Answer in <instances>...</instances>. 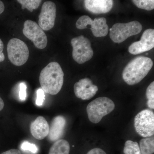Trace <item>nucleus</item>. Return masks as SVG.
Here are the masks:
<instances>
[{"label": "nucleus", "mask_w": 154, "mask_h": 154, "mask_svg": "<svg viewBox=\"0 0 154 154\" xmlns=\"http://www.w3.org/2000/svg\"><path fill=\"white\" fill-rule=\"evenodd\" d=\"M26 85L24 83H21L19 85V96L22 100H25L26 97Z\"/></svg>", "instance_id": "nucleus-24"}, {"label": "nucleus", "mask_w": 154, "mask_h": 154, "mask_svg": "<svg viewBox=\"0 0 154 154\" xmlns=\"http://www.w3.org/2000/svg\"><path fill=\"white\" fill-rule=\"evenodd\" d=\"M56 17V6L52 2L43 3L38 16V25L43 30L48 31L54 26Z\"/></svg>", "instance_id": "nucleus-10"}, {"label": "nucleus", "mask_w": 154, "mask_h": 154, "mask_svg": "<svg viewBox=\"0 0 154 154\" xmlns=\"http://www.w3.org/2000/svg\"><path fill=\"white\" fill-rule=\"evenodd\" d=\"M5 7L4 3L0 1V14H2L3 12H4L5 11Z\"/></svg>", "instance_id": "nucleus-28"}, {"label": "nucleus", "mask_w": 154, "mask_h": 154, "mask_svg": "<svg viewBox=\"0 0 154 154\" xmlns=\"http://www.w3.org/2000/svg\"><path fill=\"white\" fill-rule=\"evenodd\" d=\"M4 106H5V103H4V101L0 97V111H1L4 108Z\"/></svg>", "instance_id": "nucleus-29"}, {"label": "nucleus", "mask_w": 154, "mask_h": 154, "mask_svg": "<svg viewBox=\"0 0 154 154\" xmlns=\"http://www.w3.org/2000/svg\"><path fill=\"white\" fill-rule=\"evenodd\" d=\"M22 32L25 37L33 42L36 48L43 49L47 46V36L36 22L30 20H26L24 22Z\"/></svg>", "instance_id": "nucleus-9"}, {"label": "nucleus", "mask_w": 154, "mask_h": 154, "mask_svg": "<svg viewBox=\"0 0 154 154\" xmlns=\"http://www.w3.org/2000/svg\"><path fill=\"white\" fill-rule=\"evenodd\" d=\"M21 149L25 151H29L33 154H36L38 151V148L34 144L30 143L28 141L24 142L21 144Z\"/></svg>", "instance_id": "nucleus-22"}, {"label": "nucleus", "mask_w": 154, "mask_h": 154, "mask_svg": "<svg viewBox=\"0 0 154 154\" xmlns=\"http://www.w3.org/2000/svg\"><path fill=\"white\" fill-rule=\"evenodd\" d=\"M45 92L41 89H38L36 92L37 97H36V104L37 106H41L43 104L45 99Z\"/></svg>", "instance_id": "nucleus-23"}, {"label": "nucleus", "mask_w": 154, "mask_h": 154, "mask_svg": "<svg viewBox=\"0 0 154 154\" xmlns=\"http://www.w3.org/2000/svg\"><path fill=\"white\" fill-rule=\"evenodd\" d=\"M86 10L94 14H106L111 11L113 2L112 0H85Z\"/></svg>", "instance_id": "nucleus-13"}, {"label": "nucleus", "mask_w": 154, "mask_h": 154, "mask_svg": "<svg viewBox=\"0 0 154 154\" xmlns=\"http://www.w3.org/2000/svg\"><path fill=\"white\" fill-rule=\"evenodd\" d=\"M74 91L77 98L83 100H90L95 96L98 88L88 78L80 80L75 84Z\"/></svg>", "instance_id": "nucleus-12"}, {"label": "nucleus", "mask_w": 154, "mask_h": 154, "mask_svg": "<svg viewBox=\"0 0 154 154\" xmlns=\"http://www.w3.org/2000/svg\"><path fill=\"white\" fill-rule=\"evenodd\" d=\"M114 108L115 104L109 98L106 97L96 98L87 106L88 119L92 123H99L104 116L111 113Z\"/></svg>", "instance_id": "nucleus-3"}, {"label": "nucleus", "mask_w": 154, "mask_h": 154, "mask_svg": "<svg viewBox=\"0 0 154 154\" xmlns=\"http://www.w3.org/2000/svg\"><path fill=\"white\" fill-rule=\"evenodd\" d=\"M49 127L48 122L44 117L38 116L31 123L30 132L36 139L41 140L48 135Z\"/></svg>", "instance_id": "nucleus-14"}, {"label": "nucleus", "mask_w": 154, "mask_h": 154, "mask_svg": "<svg viewBox=\"0 0 154 154\" xmlns=\"http://www.w3.org/2000/svg\"><path fill=\"white\" fill-rule=\"evenodd\" d=\"M66 125V120L62 116H57L53 119L48 134V138L51 141H56L63 136Z\"/></svg>", "instance_id": "nucleus-15"}, {"label": "nucleus", "mask_w": 154, "mask_h": 154, "mask_svg": "<svg viewBox=\"0 0 154 154\" xmlns=\"http://www.w3.org/2000/svg\"><path fill=\"white\" fill-rule=\"evenodd\" d=\"M1 154H22L21 152L17 149H11L7 151L4 152Z\"/></svg>", "instance_id": "nucleus-27"}, {"label": "nucleus", "mask_w": 154, "mask_h": 154, "mask_svg": "<svg viewBox=\"0 0 154 154\" xmlns=\"http://www.w3.org/2000/svg\"><path fill=\"white\" fill-rule=\"evenodd\" d=\"M17 2L21 4L23 10L27 9L30 12L38 8L42 2L41 0H18Z\"/></svg>", "instance_id": "nucleus-19"}, {"label": "nucleus", "mask_w": 154, "mask_h": 154, "mask_svg": "<svg viewBox=\"0 0 154 154\" xmlns=\"http://www.w3.org/2000/svg\"><path fill=\"white\" fill-rule=\"evenodd\" d=\"M124 154H141L138 143L132 140H127L125 143Z\"/></svg>", "instance_id": "nucleus-18"}, {"label": "nucleus", "mask_w": 154, "mask_h": 154, "mask_svg": "<svg viewBox=\"0 0 154 154\" xmlns=\"http://www.w3.org/2000/svg\"><path fill=\"white\" fill-rule=\"evenodd\" d=\"M4 47V43L2 39L0 38V62L4 61L5 59V54L3 52Z\"/></svg>", "instance_id": "nucleus-26"}, {"label": "nucleus", "mask_w": 154, "mask_h": 154, "mask_svg": "<svg viewBox=\"0 0 154 154\" xmlns=\"http://www.w3.org/2000/svg\"><path fill=\"white\" fill-rule=\"evenodd\" d=\"M7 51L9 60L16 66H21L25 64L29 58L28 46L19 38L10 39L7 46Z\"/></svg>", "instance_id": "nucleus-5"}, {"label": "nucleus", "mask_w": 154, "mask_h": 154, "mask_svg": "<svg viewBox=\"0 0 154 154\" xmlns=\"http://www.w3.org/2000/svg\"><path fill=\"white\" fill-rule=\"evenodd\" d=\"M89 25L93 35L96 37H104L108 34V26L105 18H96L93 20L89 16L84 15L76 23V27L80 30L89 28Z\"/></svg>", "instance_id": "nucleus-8"}, {"label": "nucleus", "mask_w": 154, "mask_h": 154, "mask_svg": "<svg viewBox=\"0 0 154 154\" xmlns=\"http://www.w3.org/2000/svg\"><path fill=\"white\" fill-rule=\"evenodd\" d=\"M71 43L73 48V58L77 63H85L93 57L94 51L88 38L83 36H77L72 39Z\"/></svg>", "instance_id": "nucleus-6"}, {"label": "nucleus", "mask_w": 154, "mask_h": 154, "mask_svg": "<svg viewBox=\"0 0 154 154\" xmlns=\"http://www.w3.org/2000/svg\"><path fill=\"white\" fill-rule=\"evenodd\" d=\"M70 145L67 141L60 139L54 143L50 149L48 154H69Z\"/></svg>", "instance_id": "nucleus-16"}, {"label": "nucleus", "mask_w": 154, "mask_h": 154, "mask_svg": "<svg viewBox=\"0 0 154 154\" xmlns=\"http://www.w3.org/2000/svg\"><path fill=\"white\" fill-rule=\"evenodd\" d=\"M140 149L141 154H152L154 152V138L150 137L142 139L140 141Z\"/></svg>", "instance_id": "nucleus-17"}, {"label": "nucleus", "mask_w": 154, "mask_h": 154, "mask_svg": "<svg viewBox=\"0 0 154 154\" xmlns=\"http://www.w3.org/2000/svg\"><path fill=\"white\" fill-rule=\"evenodd\" d=\"M146 96L147 99V105L149 108L154 109V82H152L148 87L146 91Z\"/></svg>", "instance_id": "nucleus-21"}, {"label": "nucleus", "mask_w": 154, "mask_h": 154, "mask_svg": "<svg viewBox=\"0 0 154 154\" xmlns=\"http://www.w3.org/2000/svg\"><path fill=\"white\" fill-rule=\"evenodd\" d=\"M87 154H107L102 149L100 148H94L90 150L89 152L87 153Z\"/></svg>", "instance_id": "nucleus-25"}, {"label": "nucleus", "mask_w": 154, "mask_h": 154, "mask_svg": "<svg viewBox=\"0 0 154 154\" xmlns=\"http://www.w3.org/2000/svg\"><path fill=\"white\" fill-rule=\"evenodd\" d=\"M64 75L59 64L56 62L50 63L42 70L39 75L42 89L50 95L58 94L63 85Z\"/></svg>", "instance_id": "nucleus-1"}, {"label": "nucleus", "mask_w": 154, "mask_h": 154, "mask_svg": "<svg viewBox=\"0 0 154 154\" xmlns=\"http://www.w3.org/2000/svg\"><path fill=\"white\" fill-rule=\"evenodd\" d=\"M154 47V30L148 29L144 31L140 40L133 42L128 48V52L134 55L150 50Z\"/></svg>", "instance_id": "nucleus-11"}, {"label": "nucleus", "mask_w": 154, "mask_h": 154, "mask_svg": "<svg viewBox=\"0 0 154 154\" xmlns=\"http://www.w3.org/2000/svg\"><path fill=\"white\" fill-rule=\"evenodd\" d=\"M134 126L138 134L143 137H150L154 134V113L152 110L145 109L137 114Z\"/></svg>", "instance_id": "nucleus-7"}, {"label": "nucleus", "mask_w": 154, "mask_h": 154, "mask_svg": "<svg viewBox=\"0 0 154 154\" xmlns=\"http://www.w3.org/2000/svg\"><path fill=\"white\" fill-rule=\"evenodd\" d=\"M152 60L150 58L140 56L129 62L122 72V78L129 85L140 82L152 67Z\"/></svg>", "instance_id": "nucleus-2"}, {"label": "nucleus", "mask_w": 154, "mask_h": 154, "mask_svg": "<svg viewBox=\"0 0 154 154\" xmlns=\"http://www.w3.org/2000/svg\"><path fill=\"white\" fill-rule=\"evenodd\" d=\"M142 28V25L137 21L116 23L110 29V38L115 43H122L128 37L140 33Z\"/></svg>", "instance_id": "nucleus-4"}, {"label": "nucleus", "mask_w": 154, "mask_h": 154, "mask_svg": "<svg viewBox=\"0 0 154 154\" xmlns=\"http://www.w3.org/2000/svg\"><path fill=\"white\" fill-rule=\"evenodd\" d=\"M132 2L140 9L150 11L154 8L153 0H133Z\"/></svg>", "instance_id": "nucleus-20"}]
</instances>
